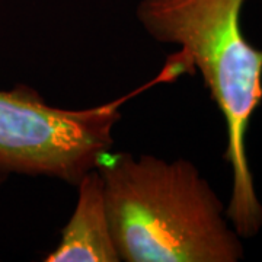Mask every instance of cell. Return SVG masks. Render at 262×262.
Listing matches in <instances>:
<instances>
[{
  "label": "cell",
  "instance_id": "cell-1",
  "mask_svg": "<svg viewBox=\"0 0 262 262\" xmlns=\"http://www.w3.org/2000/svg\"><path fill=\"white\" fill-rule=\"evenodd\" d=\"M114 244L125 262H237L226 208L192 162L105 155L98 165Z\"/></svg>",
  "mask_w": 262,
  "mask_h": 262
},
{
  "label": "cell",
  "instance_id": "cell-2",
  "mask_svg": "<svg viewBox=\"0 0 262 262\" xmlns=\"http://www.w3.org/2000/svg\"><path fill=\"white\" fill-rule=\"evenodd\" d=\"M245 0H140L136 15L155 41L178 46L223 115L233 185L226 217L241 237L262 229V204L246 156V131L262 102V50L245 38Z\"/></svg>",
  "mask_w": 262,
  "mask_h": 262
},
{
  "label": "cell",
  "instance_id": "cell-3",
  "mask_svg": "<svg viewBox=\"0 0 262 262\" xmlns=\"http://www.w3.org/2000/svg\"><path fill=\"white\" fill-rule=\"evenodd\" d=\"M177 77L178 69L166 63L156 79L134 92L84 110L51 106L27 86L0 91V184L9 175H28L76 187L113 147L122 105L150 86Z\"/></svg>",
  "mask_w": 262,
  "mask_h": 262
},
{
  "label": "cell",
  "instance_id": "cell-4",
  "mask_svg": "<svg viewBox=\"0 0 262 262\" xmlns=\"http://www.w3.org/2000/svg\"><path fill=\"white\" fill-rule=\"evenodd\" d=\"M77 187V203L61 239L46 262H120L114 244L105 188L99 169L84 173Z\"/></svg>",
  "mask_w": 262,
  "mask_h": 262
}]
</instances>
